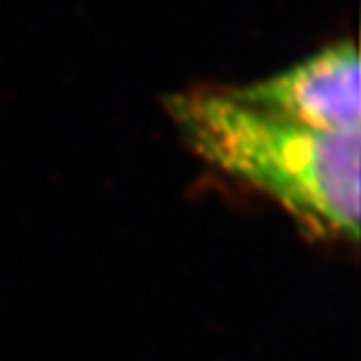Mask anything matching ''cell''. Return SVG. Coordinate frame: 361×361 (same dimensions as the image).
<instances>
[{
    "label": "cell",
    "instance_id": "cell-1",
    "mask_svg": "<svg viewBox=\"0 0 361 361\" xmlns=\"http://www.w3.org/2000/svg\"><path fill=\"white\" fill-rule=\"evenodd\" d=\"M169 113L209 165L279 203L313 235L357 243L360 130L322 133L229 92L173 97Z\"/></svg>",
    "mask_w": 361,
    "mask_h": 361
},
{
    "label": "cell",
    "instance_id": "cell-2",
    "mask_svg": "<svg viewBox=\"0 0 361 361\" xmlns=\"http://www.w3.org/2000/svg\"><path fill=\"white\" fill-rule=\"evenodd\" d=\"M229 94L271 115L322 133L360 130V54L337 42L275 77Z\"/></svg>",
    "mask_w": 361,
    "mask_h": 361
}]
</instances>
